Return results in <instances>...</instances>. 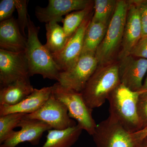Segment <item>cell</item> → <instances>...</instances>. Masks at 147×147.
<instances>
[{
	"label": "cell",
	"mask_w": 147,
	"mask_h": 147,
	"mask_svg": "<svg viewBox=\"0 0 147 147\" xmlns=\"http://www.w3.org/2000/svg\"><path fill=\"white\" fill-rule=\"evenodd\" d=\"M25 55L28 64L30 76L41 75L44 79L58 81L61 69L50 52L40 41L39 27H36L29 16Z\"/></svg>",
	"instance_id": "obj_1"
},
{
	"label": "cell",
	"mask_w": 147,
	"mask_h": 147,
	"mask_svg": "<svg viewBox=\"0 0 147 147\" xmlns=\"http://www.w3.org/2000/svg\"><path fill=\"white\" fill-rule=\"evenodd\" d=\"M120 84L118 62L98 65L81 93L87 105L93 110L102 106Z\"/></svg>",
	"instance_id": "obj_2"
},
{
	"label": "cell",
	"mask_w": 147,
	"mask_h": 147,
	"mask_svg": "<svg viewBox=\"0 0 147 147\" xmlns=\"http://www.w3.org/2000/svg\"><path fill=\"white\" fill-rule=\"evenodd\" d=\"M140 94L120 84L110 94L108 99L109 117L119 122L131 133L141 130L138 113Z\"/></svg>",
	"instance_id": "obj_3"
},
{
	"label": "cell",
	"mask_w": 147,
	"mask_h": 147,
	"mask_svg": "<svg viewBox=\"0 0 147 147\" xmlns=\"http://www.w3.org/2000/svg\"><path fill=\"white\" fill-rule=\"evenodd\" d=\"M128 7V2L118 0L115 13L107 27L106 34L95 53L98 65L114 61L121 45Z\"/></svg>",
	"instance_id": "obj_4"
},
{
	"label": "cell",
	"mask_w": 147,
	"mask_h": 147,
	"mask_svg": "<svg viewBox=\"0 0 147 147\" xmlns=\"http://www.w3.org/2000/svg\"><path fill=\"white\" fill-rule=\"evenodd\" d=\"M52 88V94L65 105L69 117L76 120L83 130L92 136L97 124L92 115L93 110L87 105L81 92L65 88L58 82Z\"/></svg>",
	"instance_id": "obj_5"
},
{
	"label": "cell",
	"mask_w": 147,
	"mask_h": 147,
	"mask_svg": "<svg viewBox=\"0 0 147 147\" xmlns=\"http://www.w3.org/2000/svg\"><path fill=\"white\" fill-rule=\"evenodd\" d=\"M96 147H142L133 134L110 117L97 125L92 135Z\"/></svg>",
	"instance_id": "obj_6"
},
{
	"label": "cell",
	"mask_w": 147,
	"mask_h": 147,
	"mask_svg": "<svg viewBox=\"0 0 147 147\" xmlns=\"http://www.w3.org/2000/svg\"><path fill=\"white\" fill-rule=\"evenodd\" d=\"M98 65L95 54L82 55L70 68L61 71L57 82L65 88L81 92Z\"/></svg>",
	"instance_id": "obj_7"
},
{
	"label": "cell",
	"mask_w": 147,
	"mask_h": 147,
	"mask_svg": "<svg viewBox=\"0 0 147 147\" xmlns=\"http://www.w3.org/2000/svg\"><path fill=\"white\" fill-rule=\"evenodd\" d=\"M24 117L42 121L56 130H64L76 125L69 115L65 105L54 97L52 94L39 110L35 113L26 114Z\"/></svg>",
	"instance_id": "obj_8"
},
{
	"label": "cell",
	"mask_w": 147,
	"mask_h": 147,
	"mask_svg": "<svg viewBox=\"0 0 147 147\" xmlns=\"http://www.w3.org/2000/svg\"><path fill=\"white\" fill-rule=\"evenodd\" d=\"M25 52H12L0 49V88L18 80L30 79Z\"/></svg>",
	"instance_id": "obj_9"
},
{
	"label": "cell",
	"mask_w": 147,
	"mask_h": 147,
	"mask_svg": "<svg viewBox=\"0 0 147 147\" xmlns=\"http://www.w3.org/2000/svg\"><path fill=\"white\" fill-rule=\"evenodd\" d=\"M93 2L90 0H49L46 7L36 6L35 13L41 23L62 22L64 15L84 9Z\"/></svg>",
	"instance_id": "obj_10"
},
{
	"label": "cell",
	"mask_w": 147,
	"mask_h": 147,
	"mask_svg": "<svg viewBox=\"0 0 147 147\" xmlns=\"http://www.w3.org/2000/svg\"><path fill=\"white\" fill-rule=\"evenodd\" d=\"M92 17L91 13L89 14L69 38L63 49L59 53L52 55L61 71H65L70 68L81 56L85 32L91 21Z\"/></svg>",
	"instance_id": "obj_11"
},
{
	"label": "cell",
	"mask_w": 147,
	"mask_h": 147,
	"mask_svg": "<svg viewBox=\"0 0 147 147\" xmlns=\"http://www.w3.org/2000/svg\"><path fill=\"white\" fill-rule=\"evenodd\" d=\"M147 71V59L129 55L120 59L118 73L121 84L133 91L138 92L143 85Z\"/></svg>",
	"instance_id": "obj_12"
},
{
	"label": "cell",
	"mask_w": 147,
	"mask_h": 147,
	"mask_svg": "<svg viewBox=\"0 0 147 147\" xmlns=\"http://www.w3.org/2000/svg\"><path fill=\"white\" fill-rule=\"evenodd\" d=\"M17 127L21 130L14 131L13 134L0 147H16L19 144L28 142L33 145H37L45 131L53 129L42 121L35 119H28L24 117L18 123Z\"/></svg>",
	"instance_id": "obj_13"
},
{
	"label": "cell",
	"mask_w": 147,
	"mask_h": 147,
	"mask_svg": "<svg viewBox=\"0 0 147 147\" xmlns=\"http://www.w3.org/2000/svg\"><path fill=\"white\" fill-rule=\"evenodd\" d=\"M126 21L119 59L130 55L132 49L142 38V26L139 10L134 0L129 1Z\"/></svg>",
	"instance_id": "obj_14"
},
{
	"label": "cell",
	"mask_w": 147,
	"mask_h": 147,
	"mask_svg": "<svg viewBox=\"0 0 147 147\" xmlns=\"http://www.w3.org/2000/svg\"><path fill=\"white\" fill-rule=\"evenodd\" d=\"M52 86L34 88L33 91L18 104L0 105V116L13 113L31 114L39 110L48 100L52 94Z\"/></svg>",
	"instance_id": "obj_15"
},
{
	"label": "cell",
	"mask_w": 147,
	"mask_h": 147,
	"mask_svg": "<svg viewBox=\"0 0 147 147\" xmlns=\"http://www.w3.org/2000/svg\"><path fill=\"white\" fill-rule=\"evenodd\" d=\"M27 38L21 33L17 20L12 18L0 23V49L12 52H25Z\"/></svg>",
	"instance_id": "obj_16"
},
{
	"label": "cell",
	"mask_w": 147,
	"mask_h": 147,
	"mask_svg": "<svg viewBox=\"0 0 147 147\" xmlns=\"http://www.w3.org/2000/svg\"><path fill=\"white\" fill-rule=\"evenodd\" d=\"M30 79L18 80L0 88V105L18 104L33 91Z\"/></svg>",
	"instance_id": "obj_17"
},
{
	"label": "cell",
	"mask_w": 147,
	"mask_h": 147,
	"mask_svg": "<svg viewBox=\"0 0 147 147\" xmlns=\"http://www.w3.org/2000/svg\"><path fill=\"white\" fill-rule=\"evenodd\" d=\"M82 130L78 124L64 130L50 129L46 142L41 147H71L79 139Z\"/></svg>",
	"instance_id": "obj_18"
},
{
	"label": "cell",
	"mask_w": 147,
	"mask_h": 147,
	"mask_svg": "<svg viewBox=\"0 0 147 147\" xmlns=\"http://www.w3.org/2000/svg\"><path fill=\"white\" fill-rule=\"evenodd\" d=\"M108 26L90 21L85 32L81 55L85 54L95 55L97 48L105 37Z\"/></svg>",
	"instance_id": "obj_19"
},
{
	"label": "cell",
	"mask_w": 147,
	"mask_h": 147,
	"mask_svg": "<svg viewBox=\"0 0 147 147\" xmlns=\"http://www.w3.org/2000/svg\"><path fill=\"white\" fill-rule=\"evenodd\" d=\"M47 41L45 46L51 55L57 54L63 49L69 38L67 36L63 27L53 21L45 24Z\"/></svg>",
	"instance_id": "obj_20"
},
{
	"label": "cell",
	"mask_w": 147,
	"mask_h": 147,
	"mask_svg": "<svg viewBox=\"0 0 147 147\" xmlns=\"http://www.w3.org/2000/svg\"><path fill=\"white\" fill-rule=\"evenodd\" d=\"M117 1L116 0L94 1V11L91 21L108 26L115 13Z\"/></svg>",
	"instance_id": "obj_21"
},
{
	"label": "cell",
	"mask_w": 147,
	"mask_h": 147,
	"mask_svg": "<svg viewBox=\"0 0 147 147\" xmlns=\"http://www.w3.org/2000/svg\"><path fill=\"white\" fill-rule=\"evenodd\" d=\"M93 3L94 2L84 9L69 13L64 18L62 22L63 23V28L66 35L68 38H70L75 32L85 18L90 13L94 5Z\"/></svg>",
	"instance_id": "obj_22"
},
{
	"label": "cell",
	"mask_w": 147,
	"mask_h": 147,
	"mask_svg": "<svg viewBox=\"0 0 147 147\" xmlns=\"http://www.w3.org/2000/svg\"><path fill=\"white\" fill-rule=\"evenodd\" d=\"M26 114L13 113L0 116V144H1L10 137L17 125Z\"/></svg>",
	"instance_id": "obj_23"
},
{
	"label": "cell",
	"mask_w": 147,
	"mask_h": 147,
	"mask_svg": "<svg viewBox=\"0 0 147 147\" xmlns=\"http://www.w3.org/2000/svg\"><path fill=\"white\" fill-rule=\"evenodd\" d=\"M16 9L18 13L17 23L20 28L21 33L27 37L25 33V29L28 26L29 15L28 11V1L26 0H14Z\"/></svg>",
	"instance_id": "obj_24"
},
{
	"label": "cell",
	"mask_w": 147,
	"mask_h": 147,
	"mask_svg": "<svg viewBox=\"0 0 147 147\" xmlns=\"http://www.w3.org/2000/svg\"><path fill=\"white\" fill-rule=\"evenodd\" d=\"M138 10L142 26V38L147 37V0H134Z\"/></svg>",
	"instance_id": "obj_25"
},
{
	"label": "cell",
	"mask_w": 147,
	"mask_h": 147,
	"mask_svg": "<svg viewBox=\"0 0 147 147\" xmlns=\"http://www.w3.org/2000/svg\"><path fill=\"white\" fill-rule=\"evenodd\" d=\"M16 9L14 0H2L0 2V21L8 20L12 18Z\"/></svg>",
	"instance_id": "obj_26"
},
{
	"label": "cell",
	"mask_w": 147,
	"mask_h": 147,
	"mask_svg": "<svg viewBox=\"0 0 147 147\" xmlns=\"http://www.w3.org/2000/svg\"><path fill=\"white\" fill-rule=\"evenodd\" d=\"M138 113L143 129L147 126V96H139Z\"/></svg>",
	"instance_id": "obj_27"
},
{
	"label": "cell",
	"mask_w": 147,
	"mask_h": 147,
	"mask_svg": "<svg viewBox=\"0 0 147 147\" xmlns=\"http://www.w3.org/2000/svg\"><path fill=\"white\" fill-rule=\"evenodd\" d=\"M130 55L147 59V37L139 40L132 49Z\"/></svg>",
	"instance_id": "obj_28"
},
{
	"label": "cell",
	"mask_w": 147,
	"mask_h": 147,
	"mask_svg": "<svg viewBox=\"0 0 147 147\" xmlns=\"http://www.w3.org/2000/svg\"><path fill=\"white\" fill-rule=\"evenodd\" d=\"M132 134L135 140L139 144L142 145V143L144 140L147 138V126L137 132L132 133Z\"/></svg>",
	"instance_id": "obj_29"
},
{
	"label": "cell",
	"mask_w": 147,
	"mask_h": 147,
	"mask_svg": "<svg viewBox=\"0 0 147 147\" xmlns=\"http://www.w3.org/2000/svg\"><path fill=\"white\" fill-rule=\"evenodd\" d=\"M138 92L140 96H147V75L142 88Z\"/></svg>",
	"instance_id": "obj_30"
},
{
	"label": "cell",
	"mask_w": 147,
	"mask_h": 147,
	"mask_svg": "<svg viewBox=\"0 0 147 147\" xmlns=\"http://www.w3.org/2000/svg\"><path fill=\"white\" fill-rule=\"evenodd\" d=\"M142 147H147V144L145 145V146H142Z\"/></svg>",
	"instance_id": "obj_31"
},
{
	"label": "cell",
	"mask_w": 147,
	"mask_h": 147,
	"mask_svg": "<svg viewBox=\"0 0 147 147\" xmlns=\"http://www.w3.org/2000/svg\"><path fill=\"white\" fill-rule=\"evenodd\" d=\"M146 139H147V138H146Z\"/></svg>",
	"instance_id": "obj_32"
}]
</instances>
